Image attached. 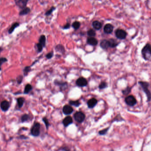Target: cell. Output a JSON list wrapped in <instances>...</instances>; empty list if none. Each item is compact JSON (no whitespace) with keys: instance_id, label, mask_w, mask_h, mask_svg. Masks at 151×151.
<instances>
[{"instance_id":"9a60e30c","label":"cell","mask_w":151,"mask_h":151,"mask_svg":"<svg viewBox=\"0 0 151 151\" xmlns=\"http://www.w3.org/2000/svg\"><path fill=\"white\" fill-rule=\"evenodd\" d=\"M87 43L90 45L96 46L98 43L97 40L94 37H90L87 39Z\"/></svg>"},{"instance_id":"52a82bcc","label":"cell","mask_w":151,"mask_h":151,"mask_svg":"<svg viewBox=\"0 0 151 151\" xmlns=\"http://www.w3.org/2000/svg\"><path fill=\"white\" fill-rule=\"evenodd\" d=\"M125 102L130 106H133L137 104V101L135 97L133 95H129L125 98Z\"/></svg>"},{"instance_id":"1f68e13d","label":"cell","mask_w":151,"mask_h":151,"mask_svg":"<svg viewBox=\"0 0 151 151\" xmlns=\"http://www.w3.org/2000/svg\"><path fill=\"white\" fill-rule=\"evenodd\" d=\"M108 87V84L106 82H102L100 83V84H99L98 88L101 89V90H103L105 88H107Z\"/></svg>"},{"instance_id":"4fadbf2b","label":"cell","mask_w":151,"mask_h":151,"mask_svg":"<svg viewBox=\"0 0 151 151\" xmlns=\"http://www.w3.org/2000/svg\"><path fill=\"white\" fill-rule=\"evenodd\" d=\"M97 102L98 101L95 98H92L91 99H90L87 102L88 107L90 109L94 108L96 105L97 104Z\"/></svg>"},{"instance_id":"ffe728a7","label":"cell","mask_w":151,"mask_h":151,"mask_svg":"<svg viewBox=\"0 0 151 151\" xmlns=\"http://www.w3.org/2000/svg\"><path fill=\"white\" fill-rule=\"evenodd\" d=\"M92 26L94 29L97 30H99L102 27V24L100 22L97 21H94L92 23Z\"/></svg>"},{"instance_id":"6da1fadb","label":"cell","mask_w":151,"mask_h":151,"mask_svg":"<svg viewBox=\"0 0 151 151\" xmlns=\"http://www.w3.org/2000/svg\"><path fill=\"white\" fill-rule=\"evenodd\" d=\"M138 84L141 87L142 90L146 94L147 97V102H149L151 101V92L149 90V83L147 82L144 81H139Z\"/></svg>"},{"instance_id":"7bdbcfd3","label":"cell","mask_w":151,"mask_h":151,"mask_svg":"<svg viewBox=\"0 0 151 151\" xmlns=\"http://www.w3.org/2000/svg\"><path fill=\"white\" fill-rule=\"evenodd\" d=\"M2 50H3V48L1 47H0V52L2 51Z\"/></svg>"},{"instance_id":"2e32d148","label":"cell","mask_w":151,"mask_h":151,"mask_svg":"<svg viewBox=\"0 0 151 151\" xmlns=\"http://www.w3.org/2000/svg\"><path fill=\"white\" fill-rule=\"evenodd\" d=\"M100 47L103 49H107L109 47V40H101L100 43Z\"/></svg>"},{"instance_id":"4316f807","label":"cell","mask_w":151,"mask_h":151,"mask_svg":"<svg viewBox=\"0 0 151 151\" xmlns=\"http://www.w3.org/2000/svg\"><path fill=\"white\" fill-rule=\"evenodd\" d=\"M132 88V87H131L129 86H127L125 89L122 90V93L123 94H124V95H128V94H129L131 92V90Z\"/></svg>"},{"instance_id":"60d3db41","label":"cell","mask_w":151,"mask_h":151,"mask_svg":"<svg viewBox=\"0 0 151 151\" xmlns=\"http://www.w3.org/2000/svg\"><path fill=\"white\" fill-rule=\"evenodd\" d=\"M70 26H71L70 24L68 23H67L63 26V29H69L70 28Z\"/></svg>"},{"instance_id":"5bb4252c","label":"cell","mask_w":151,"mask_h":151,"mask_svg":"<svg viewBox=\"0 0 151 151\" xmlns=\"http://www.w3.org/2000/svg\"><path fill=\"white\" fill-rule=\"evenodd\" d=\"M113 29L114 27L113 25L110 24H107L104 27V32L106 34H109L113 32Z\"/></svg>"},{"instance_id":"603a6c76","label":"cell","mask_w":151,"mask_h":151,"mask_svg":"<svg viewBox=\"0 0 151 151\" xmlns=\"http://www.w3.org/2000/svg\"><path fill=\"white\" fill-rule=\"evenodd\" d=\"M109 47L114 48L118 45L119 43L114 39H110L109 40Z\"/></svg>"},{"instance_id":"277c9868","label":"cell","mask_w":151,"mask_h":151,"mask_svg":"<svg viewBox=\"0 0 151 151\" xmlns=\"http://www.w3.org/2000/svg\"><path fill=\"white\" fill-rule=\"evenodd\" d=\"M76 122L79 123L83 122L86 118V115L82 111L76 112L74 115Z\"/></svg>"},{"instance_id":"8992f818","label":"cell","mask_w":151,"mask_h":151,"mask_svg":"<svg viewBox=\"0 0 151 151\" xmlns=\"http://www.w3.org/2000/svg\"><path fill=\"white\" fill-rule=\"evenodd\" d=\"M115 35L117 39L120 40H124L126 38L127 33L126 31L123 29H117L115 31Z\"/></svg>"},{"instance_id":"d590c367","label":"cell","mask_w":151,"mask_h":151,"mask_svg":"<svg viewBox=\"0 0 151 151\" xmlns=\"http://www.w3.org/2000/svg\"><path fill=\"white\" fill-rule=\"evenodd\" d=\"M56 9V8L54 6L51 7L50 9H49L45 13V15L46 16H49L52 14V13L54 12Z\"/></svg>"},{"instance_id":"7c38bea8","label":"cell","mask_w":151,"mask_h":151,"mask_svg":"<svg viewBox=\"0 0 151 151\" xmlns=\"http://www.w3.org/2000/svg\"><path fill=\"white\" fill-rule=\"evenodd\" d=\"M73 122L72 117L70 116H68L63 120L62 123L65 127H67Z\"/></svg>"},{"instance_id":"74e56055","label":"cell","mask_w":151,"mask_h":151,"mask_svg":"<svg viewBox=\"0 0 151 151\" xmlns=\"http://www.w3.org/2000/svg\"><path fill=\"white\" fill-rule=\"evenodd\" d=\"M23 79H24V77L21 75L18 76L17 78V84L19 85H20L22 83Z\"/></svg>"},{"instance_id":"f546056e","label":"cell","mask_w":151,"mask_h":151,"mask_svg":"<svg viewBox=\"0 0 151 151\" xmlns=\"http://www.w3.org/2000/svg\"><path fill=\"white\" fill-rule=\"evenodd\" d=\"M125 120L123 119L122 117L121 116V115L120 114H118L117 115L116 117H115V118L113 119V121L112 122V123L113 122H122V121H125Z\"/></svg>"},{"instance_id":"3957f363","label":"cell","mask_w":151,"mask_h":151,"mask_svg":"<svg viewBox=\"0 0 151 151\" xmlns=\"http://www.w3.org/2000/svg\"><path fill=\"white\" fill-rule=\"evenodd\" d=\"M40 124L38 122H35L31 129V134L33 137L39 136L40 132Z\"/></svg>"},{"instance_id":"7402d4cb","label":"cell","mask_w":151,"mask_h":151,"mask_svg":"<svg viewBox=\"0 0 151 151\" xmlns=\"http://www.w3.org/2000/svg\"><path fill=\"white\" fill-rule=\"evenodd\" d=\"M20 26V24L18 22H15L14 23H13L11 27L9 28L8 31V33L9 34H11L12 33L14 32L15 29H16L18 27Z\"/></svg>"},{"instance_id":"4dcf8cb0","label":"cell","mask_w":151,"mask_h":151,"mask_svg":"<svg viewBox=\"0 0 151 151\" xmlns=\"http://www.w3.org/2000/svg\"><path fill=\"white\" fill-rule=\"evenodd\" d=\"M109 129H110V127H107L103 130H101L98 132V134L101 136H104L106 135L108 133V131L109 130Z\"/></svg>"},{"instance_id":"83f0119b","label":"cell","mask_w":151,"mask_h":151,"mask_svg":"<svg viewBox=\"0 0 151 151\" xmlns=\"http://www.w3.org/2000/svg\"><path fill=\"white\" fill-rule=\"evenodd\" d=\"M31 67H32V66H27V67H25L23 69V73H24V75L25 76H28L29 73L31 71V70H32Z\"/></svg>"},{"instance_id":"f1b7e54d","label":"cell","mask_w":151,"mask_h":151,"mask_svg":"<svg viewBox=\"0 0 151 151\" xmlns=\"http://www.w3.org/2000/svg\"><path fill=\"white\" fill-rule=\"evenodd\" d=\"M43 47L40 43H36L35 44V48L37 53H40L43 50Z\"/></svg>"},{"instance_id":"8fae6325","label":"cell","mask_w":151,"mask_h":151,"mask_svg":"<svg viewBox=\"0 0 151 151\" xmlns=\"http://www.w3.org/2000/svg\"><path fill=\"white\" fill-rule=\"evenodd\" d=\"M74 111V109L70 105H66L63 108V112L65 115H71Z\"/></svg>"},{"instance_id":"b9f144b4","label":"cell","mask_w":151,"mask_h":151,"mask_svg":"<svg viewBox=\"0 0 151 151\" xmlns=\"http://www.w3.org/2000/svg\"><path fill=\"white\" fill-rule=\"evenodd\" d=\"M18 138L20 139H22V140H25V139H27L29 138L27 137H26L24 135H21L20 136L18 137Z\"/></svg>"},{"instance_id":"ab89813d","label":"cell","mask_w":151,"mask_h":151,"mask_svg":"<svg viewBox=\"0 0 151 151\" xmlns=\"http://www.w3.org/2000/svg\"><path fill=\"white\" fill-rule=\"evenodd\" d=\"M58 150L59 151H70L71 150L70 148H69L68 147H62L60 148L59 149H58Z\"/></svg>"},{"instance_id":"44dd1931","label":"cell","mask_w":151,"mask_h":151,"mask_svg":"<svg viewBox=\"0 0 151 151\" xmlns=\"http://www.w3.org/2000/svg\"><path fill=\"white\" fill-rule=\"evenodd\" d=\"M30 12H31L30 8L26 7L22 9L21 11H20V12L19 13V15L21 16L26 15L28 14L29 13H30Z\"/></svg>"},{"instance_id":"8d00e7d4","label":"cell","mask_w":151,"mask_h":151,"mask_svg":"<svg viewBox=\"0 0 151 151\" xmlns=\"http://www.w3.org/2000/svg\"><path fill=\"white\" fill-rule=\"evenodd\" d=\"M7 61L8 59L6 58L1 57L0 58V71H1V67L2 65L4 63H5Z\"/></svg>"},{"instance_id":"5b68a950","label":"cell","mask_w":151,"mask_h":151,"mask_svg":"<svg viewBox=\"0 0 151 151\" xmlns=\"http://www.w3.org/2000/svg\"><path fill=\"white\" fill-rule=\"evenodd\" d=\"M54 84L57 86H59L60 90L61 91H64L67 89L68 84L67 82H63L55 79L54 82Z\"/></svg>"},{"instance_id":"d6986e66","label":"cell","mask_w":151,"mask_h":151,"mask_svg":"<svg viewBox=\"0 0 151 151\" xmlns=\"http://www.w3.org/2000/svg\"><path fill=\"white\" fill-rule=\"evenodd\" d=\"M39 43H40L43 47L46 46V37L44 35H42L40 36L39 39Z\"/></svg>"},{"instance_id":"9c48e42d","label":"cell","mask_w":151,"mask_h":151,"mask_svg":"<svg viewBox=\"0 0 151 151\" xmlns=\"http://www.w3.org/2000/svg\"><path fill=\"white\" fill-rule=\"evenodd\" d=\"M29 0H14L16 5L21 9H23L27 7Z\"/></svg>"},{"instance_id":"cb8c5ba5","label":"cell","mask_w":151,"mask_h":151,"mask_svg":"<svg viewBox=\"0 0 151 151\" xmlns=\"http://www.w3.org/2000/svg\"><path fill=\"white\" fill-rule=\"evenodd\" d=\"M33 89V87L31 84H27L25 87L24 90V94H29Z\"/></svg>"},{"instance_id":"836d02e7","label":"cell","mask_w":151,"mask_h":151,"mask_svg":"<svg viewBox=\"0 0 151 151\" xmlns=\"http://www.w3.org/2000/svg\"><path fill=\"white\" fill-rule=\"evenodd\" d=\"M42 121H43V122H44L45 125L46 129L47 130H48V128H49V127L50 126V124L49 122V121L48 120V119H47L46 117H43L42 118Z\"/></svg>"},{"instance_id":"f35d334b","label":"cell","mask_w":151,"mask_h":151,"mask_svg":"<svg viewBox=\"0 0 151 151\" xmlns=\"http://www.w3.org/2000/svg\"><path fill=\"white\" fill-rule=\"evenodd\" d=\"M53 56H54V52H53V51H52L51 52H49L48 53H47L46 55V58H47V59H51L53 57Z\"/></svg>"},{"instance_id":"ac0fdd59","label":"cell","mask_w":151,"mask_h":151,"mask_svg":"<svg viewBox=\"0 0 151 151\" xmlns=\"http://www.w3.org/2000/svg\"><path fill=\"white\" fill-rule=\"evenodd\" d=\"M25 99L24 97H20L17 98V104L18 105L19 109H21L23 106V105L25 103Z\"/></svg>"},{"instance_id":"d6a6232c","label":"cell","mask_w":151,"mask_h":151,"mask_svg":"<svg viewBox=\"0 0 151 151\" xmlns=\"http://www.w3.org/2000/svg\"><path fill=\"white\" fill-rule=\"evenodd\" d=\"M87 35L90 37H94L96 35V33L94 30L90 29L87 31Z\"/></svg>"},{"instance_id":"ba28073f","label":"cell","mask_w":151,"mask_h":151,"mask_svg":"<svg viewBox=\"0 0 151 151\" xmlns=\"http://www.w3.org/2000/svg\"><path fill=\"white\" fill-rule=\"evenodd\" d=\"M76 85L79 87H83L87 86L88 82L85 78L80 77L76 81Z\"/></svg>"},{"instance_id":"e0dca14e","label":"cell","mask_w":151,"mask_h":151,"mask_svg":"<svg viewBox=\"0 0 151 151\" xmlns=\"http://www.w3.org/2000/svg\"><path fill=\"white\" fill-rule=\"evenodd\" d=\"M55 50L58 52H59L62 54H64L65 53V48L62 44H58L55 47Z\"/></svg>"},{"instance_id":"484cf974","label":"cell","mask_w":151,"mask_h":151,"mask_svg":"<svg viewBox=\"0 0 151 151\" xmlns=\"http://www.w3.org/2000/svg\"><path fill=\"white\" fill-rule=\"evenodd\" d=\"M69 103L71 105L74 106L76 107H78L81 105V103L79 102V100H76V101H72L70 100L69 101Z\"/></svg>"},{"instance_id":"30bf717a","label":"cell","mask_w":151,"mask_h":151,"mask_svg":"<svg viewBox=\"0 0 151 151\" xmlns=\"http://www.w3.org/2000/svg\"><path fill=\"white\" fill-rule=\"evenodd\" d=\"M0 107L2 111L4 112L7 111L10 107V103L7 100L2 101L0 104Z\"/></svg>"},{"instance_id":"7a4b0ae2","label":"cell","mask_w":151,"mask_h":151,"mask_svg":"<svg viewBox=\"0 0 151 151\" xmlns=\"http://www.w3.org/2000/svg\"><path fill=\"white\" fill-rule=\"evenodd\" d=\"M141 54L145 60L149 61L151 60V45L150 43H147L143 48L141 50Z\"/></svg>"},{"instance_id":"d4e9b609","label":"cell","mask_w":151,"mask_h":151,"mask_svg":"<svg viewBox=\"0 0 151 151\" xmlns=\"http://www.w3.org/2000/svg\"><path fill=\"white\" fill-rule=\"evenodd\" d=\"M30 119V116L28 114L25 113L22 115L21 117V121L22 123H25V122H28Z\"/></svg>"},{"instance_id":"e575fe53","label":"cell","mask_w":151,"mask_h":151,"mask_svg":"<svg viewBox=\"0 0 151 151\" xmlns=\"http://www.w3.org/2000/svg\"><path fill=\"white\" fill-rule=\"evenodd\" d=\"M80 23L79 21H75L73 24H72V27L75 29V30H78V29H79L80 27Z\"/></svg>"}]
</instances>
